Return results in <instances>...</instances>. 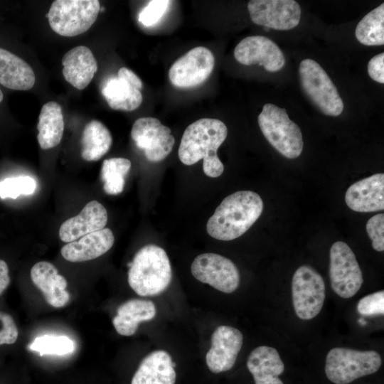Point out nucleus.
<instances>
[{
	"label": "nucleus",
	"instance_id": "f257e3e1",
	"mask_svg": "<svg viewBox=\"0 0 384 384\" xmlns=\"http://www.w3.org/2000/svg\"><path fill=\"white\" fill-rule=\"evenodd\" d=\"M228 129L220 120L202 118L185 129L178 148V158L185 165H193L203 159L204 174L211 178L220 176L224 166L217 150L225 140Z\"/></svg>",
	"mask_w": 384,
	"mask_h": 384
},
{
	"label": "nucleus",
	"instance_id": "f03ea898",
	"mask_svg": "<svg viewBox=\"0 0 384 384\" xmlns=\"http://www.w3.org/2000/svg\"><path fill=\"white\" fill-rule=\"evenodd\" d=\"M263 210L261 197L251 191H236L225 197L208 219L206 230L215 239L229 241L243 235Z\"/></svg>",
	"mask_w": 384,
	"mask_h": 384
},
{
	"label": "nucleus",
	"instance_id": "7ed1b4c3",
	"mask_svg": "<svg viewBox=\"0 0 384 384\" xmlns=\"http://www.w3.org/2000/svg\"><path fill=\"white\" fill-rule=\"evenodd\" d=\"M128 283L139 296H155L170 285L172 270L169 257L161 247L149 244L139 249L129 264Z\"/></svg>",
	"mask_w": 384,
	"mask_h": 384
},
{
	"label": "nucleus",
	"instance_id": "20e7f679",
	"mask_svg": "<svg viewBox=\"0 0 384 384\" xmlns=\"http://www.w3.org/2000/svg\"><path fill=\"white\" fill-rule=\"evenodd\" d=\"M257 120L267 142L282 156L293 159L302 154L304 145L302 132L289 119L285 109L265 104Z\"/></svg>",
	"mask_w": 384,
	"mask_h": 384
},
{
	"label": "nucleus",
	"instance_id": "39448f33",
	"mask_svg": "<svg viewBox=\"0 0 384 384\" xmlns=\"http://www.w3.org/2000/svg\"><path fill=\"white\" fill-rule=\"evenodd\" d=\"M382 360L375 351H357L336 347L326 358L325 373L335 384H348L353 380L377 372Z\"/></svg>",
	"mask_w": 384,
	"mask_h": 384
},
{
	"label": "nucleus",
	"instance_id": "423d86ee",
	"mask_svg": "<svg viewBox=\"0 0 384 384\" xmlns=\"http://www.w3.org/2000/svg\"><path fill=\"white\" fill-rule=\"evenodd\" d=\"M100 11L97 0H56L47 16L54 32L73 37L87 31L95 22Z\"/></svg>",
	"mask_w": 384,
	"mask_h": 384
},
{
	"label": "nucleus",
	"instance_id": "0eeeda50",
	"mask_svg": "<svg viewBox=\"0 0 384 384\" xmlns=\"http://www.w3.org/2000/svg\"><path fill=\"white\" fill-rule=\"evenodd\" d=\"M303 91L314 105L324 114L338 116L343 102L334 82L326 71L315 60L304 59L299 68Z\"/></svg>",
	"mask_w": 384,
	"mask_h": 384
},
{
	"label": "nucleus",
	"instance_id": "6e6552de",
	"mask_svg": "<svg viewBox=\"0 0 384 384\" xmlns=\"http://www.w3.org/2000/svg\"><path fill=\"white\" fill-rule=\"evenodd\" d=\"M293 306L296 315L309 320L321 311L325 299V284L321 275L309 265H302L292 281Z\"/></svg>",
	"mask_w": 384,
	"mask_h": 384
},
{
	"label": "nucleus",
	"instance_id": "1a4fd4ad",
	"mask_svg": "<svg viewBox=\"0 0 384 384\" xmlns=\"http://www.w3.org/2000/svg\"><path fill=\"white\" fill-rule=\"evenodd\" d=\"M329 277L334 292L348 299L361 289L363 274L351 247L344 242H335L330 249Z\"/></svg>",
	"mask_w": 384,
	"mask_h": 384
},
{
	"label": "nucleus",
	"instance_id": "9d476101",
	"mask_svg": "<svg viewBox=\"0 0 384 384\" xmlns=\"http://www.w3.org/2000/svg\"><path fill=\"white\" fill-rule=\"evenodd\" d=\"M193 277L215 289L230 294L240 284V273L235 265L228 258L215 253L198 255L191 267Z\"/></svg>",
	"mask_w": 384,
	"mask_h": 384
},
{
	"label": "nucleus",
	"instance_id": "9b49d317",
	"mask_svg": "<svg viewBox=\"0 0 384 384\" xmlns=\"http://www.w3.org/2000/svg\"><path fill=\"white\" fill-rule=\"evenodd\" d=\"M131 137L137 147L144 150L146 158L152 162L164 159L175 143L171 129L154 117L137 119L132 128Z\"/></svg>",
	"mask_w": 384,
	"mask_h": 384
},
{
	"label": "nucleus",
	"instance_id": "f8f14e48",
	"mask_svg": "<svg viewBox=\"0 0 384 384\" xmlns=\"http://www.w3.org/2000/svg\"><path fill=\"white\" fill-rule=\"evenodd\" d=\"M214 65L215 58L209 49L196 47L175 61L169 69V78L176 87H195L210 76Z\"/></svg>",
	"mask_w": 384,
	"mask_h": 384
},
{
	"label": "nucleus",
	"instance_id": "ddd939ff",
	"mask_svg": "<svg viewBox=\"0 0 384 384\" xmlns=\"http://www.w3.org/2000/svg\"><path fill=\"white\" fill-rule=\"evenodd\" d=\"M247 9L255 23L275 30H290L300 21L301 8L294 0H251Z\"/></svg>",
	"mask_w": 384,
	"mask_h": 384
},
{
	"label": "nucleus",
	"instance_id": "4468645a",
	"mask_svg": "<svg viewBox=\"0 0 384 384\" xmlns=\"http://www.w3.org/2000/svg\"><path fill=\"white\" fill-rule=\"evenodd\" d=\"M234 56L242 65L257 64L272 73L281 70L285 63L284 55L278 46L262 36L243 38L235 46Z\"/></svg>",
	"mask_w": 384,
	"mask_h": 384
},
{
	"label": "nucleus",
	"instance_id": "2eb2a0df",
	"mask_svg": "<svg viewBox=\"0 0 384 384\" xmlns=\"http://www.w3.org/2000/svg\"><path fill=\"white\" fill-rule=\"evenodd\" d=\"M210 341L206 356L209 370L219 373L231 369L242 346L241 331L230 326H219L212 334Z\"/></svg>",
	"mask_w": 384,
	"mask_h": 384
},
{
	"label": "nucleus",
	"instance_id": "dca6fc26",
	"mask_svg": "<svg viewBox=\"0 0 384 384\" xmlns=\"http://www.w3.org/2000/svg\"><path fill=\"white\" fill-rule=\"evenodd\" d=\"M346 205L360 213L384 209V174H375L351 185L345 195Z\"/></svg>",
	"mask_w": 384,
	"mask_h": 384
},
{
	"label": "nucleus",
	"instance_id": "f3484780",
	"mask_svg": "<svg viewBox=\"0 0 384 384\" xmlns=\"http://www.w3.org/2000/svg\"><path fill=\"white\" fill-rule=\"evenodd\" d=\"M107 223L106 208L100 202L92 201L78 215L63 223L59 229V237L63 242L68 243L105 228Z\"/></svg>",
	"mask_w": 384,
	"mask_h": 384
},
{
	"label": "nucleus",
	"instance_id": "a211bd4d",
	"mask_svg": "<svg viewBox=\"0 0 384 384\" xmlns=\"http://www.w3.org/2000/svg\"><path fill=\"white\" fill-rule=\"evenodd\" d=\"M31 278L49 305L60 308L69 302L67 281L58 274L57 268L52 263L46 261L36 263L31 270Z\"/></svg>",
	"mask_w": 384,
	"mask_h": 384
},
{
	"label": "nucleus",
	"instance_id": "6ab92c4d",
	"mask_svg": "<svg viewBox=\"0 0 384 384\" xmlns=\"http://www.w3.org/2000/svg\"><path fill=\"white\" fill-rule=\"evenodd\" d=\"M114 237L110 228L89 233L65 245L61 249L63 258L72 262L95 259L107 252L113 245Z\"/></svg>",
	"mask_w": 384,
	"mask_h": 384
},
{
	"label": "nucleus",
	"instance_id": "aec40b11",
	"mask_svg": "<svg viewBox=\"0 0 384 384\" xmlns=\"http://www.w3.org/2000/svg\"><path fill=\"white\" fill-rule=\"evenodd\" d=\"M65 80L78 90L85 89L97 70V60L86 46H79L65 53L62 58Z\"/></svg>",
	"mask_w": 384,
	"mask_h": 384
},
{
	"label": "nucleus",
	"instance_id": "412c9836",
	"mask_svg": "<svg viewBox=\"0 0 384 384\" xmlns=\"http://www.w3.org/2000/svg\"><path fill=\"white\" fill-rule=\"evenodd\" d=\"M175 366L166 351H154L142 361L131 384H175Z\"/></svg>",
	"mask_w": 384,
	"mask_h": 384
},
{
	"label": "nucleus",
	"instance_id": "4be33fe9",
	"mask_svg": "<svg viewBox=\"0 0 384 384\" xmlns=\"http://www.w3.org/2000/svg\"><path fill=\"white\" fill-rule=\"evenodd\" d=\"M247 367L255 384H283L279 375L284 370V363L273 347L261 346L252 350L247 358Z\"/></svg>",
	"mask_w": 384,
	"mask_h": 384
},
{
	"label": "nucleus",
	"instance_id": "5701e85b",
	"mask_svg": "<svg viewBox=\"0 0 384 384\" xmlns=\"http://www.w3.org/2000/svg\"><path fill=\"white\" fill-rule=\"evenodd\" d=\"M156 314L151 301L132 299L119 306L112 324L119 334L130 336L135 334L140 322L153 319Z\"/></svg>",
	"mask_w": 384,
	"mask_h": 384
},
{
	"label": "nucleus",
	"instance_id": "b1692460",
	"mask_svg": "<svg viewBox=\"0 0 384 384\" xmlns=\"http://www.w3.org/2000/svg\"><path fill=\"white\" fill-rule=\"evenodd\" d=\"M36 82L31 67L16 55L0 48V83L14 90H28Z\"/></svg>",
	"mask_w": 384,
	"mask_h": 384
},
{
	"label": "nucleus",
	"instance_id": "393cba45",
	"mask_svg": "<svg viewBox=\"0 0 384 384\" xmlns=\"http://www.w3.org/2000/svg\"><path fill=\"white\" fill-rule=\"evenodd\" d=\"M37 129V139L41 149H49L60 144L63 135L64 120L58 103L51 101L43 105Z\"/></svg>",
	"mask_w": 384,
	"mask_h": 384
},
{
	"label": "nucleus",
	"instance_id": "a878e982",
	"mask_svg": "<svg viewBox=\"0 0 384 384\" xmlns=\"http://www.w3.org/2000/svg\"><path fill=\"white\" fill-rule=\"evenodd\" d=\"M102 94L109 106L115 110L133 111L142 102L139 90L119 77L108 78L102 88Z\"/></svg>",
	"mask_w": 384,
	"mask_h": 384
},
{
	"label": "nucleus",
	"instance_id": "bb28decb",
	"mask_svg": "<svg viewBox=\"0 0 384 384\" xmlns=\"http://www.w3.org/2000/svg\"><path fill=\"white\" fill-rule=\"evenodd\" d=\"M112 138L109 129L100 121L88 122L81 138V156L88 161L100 159L110 150Z\"/></svg>",
	"mask_w": 384,
	"mask_h": 384
},
{
	"label": "nucleus",
	"instance_id": "cd10ccee",
	"mask_svg": "<svg viewBox=\"0 0 384 384\" xmlns=\"http://www.w3.org/2000/svg\"><path fill=\"white\" fill-rule=\"evenodd\" d=\"M356 39L366 46L384 44V4L367 14L358 23Z\"/></svg>",
	"mask_w": 384,
	"mask_h": 384
},
{
	"label": "nucleus",
	"instance_id": "c85d7f7f",
	"mask_svg": "<svg viewBox=\"0 0 384 384\" xmlns=\"http://www.w3.org/2000/svg\"><path fill=\"white\" fill-rule=\"evenodd\" d=\"M131 168V161L125 158L115 157L105 159L100 171L103 188L109 195H117L123 191L125 176Z\"/></svg>",
	"mask_w": 384,
	"mask_h": 384
},
{
	"label": "nucleus",
	"instance_id": "c756f323",
	"mask_svg": "<svg viewBox=\"0 0 384 384\" xmlns=\"http://www.w3.org/2000/svg\"><path fill=\"white\" fill-rule=\"evenodd\" d=\"M31 351H36L40 356L65 355L75 350L73 341L66 336L44 334L36 337L29 345Z\"/></svg>",
	"mask_w": 384,
	"mask_h": 384
},
{
	"label": "nucleus",
	"instance_id": "7c9ffc66",
	"mask_svg": "<svg viewBox=\"0 0 384 384\" xmlns=\"http://www.w3.org/2000/svg\"><path fill=\"white\" fill-rule=\"evenodd\" d=\"M36 188V183L30 176L7 178L0 182V198H17L21 195H31Z\"/></svg>",
	"mask_w": 384,
	"mask_h": 384
},
{
	"label": "nucleus",
	"instance_id": "2f4dec72",
	"mask_svg": "<svg viewBox=\"0 0 384 384\" xmlns=\"http://www.w3.org/2000/svg\"><path fill=\"white\" fill-rule=\"evenodd\" d=\"M171 1L167 0H153L141 11L139 21L145 26L156 24L164 16Z\"/></svg>",
	"mask_w": 384,
	"mask_h": 384
},
{
	"label": "nucleus",
	"instance_id": "473e14b6",
	"mask_svg": "<svg viewBox=\"0 0 384 384\" xmlns=\"http://www.w3.org/2000/svg\"><path fill=\"white\" fill-rule=\"evenodd\" d=\"M359 314L365 316L383 315L384 291L380 290L363 297L357 304Z\"/></svg>",
	"mask_w": 384,
	"mask_h": 384
},
{
	"label": "nucleus",
	"instance_id": "72a5a7b5",
	"mask_svg": "<svg viewBox=\"0 0 384 384\" xmlns=\"http://www.w3.org/2000/svg\"><path fill=\"white\" fill-rule=\"evenodd\" d=\"M366 228L372 240L373 249L383 252L384 250V214L379 213L371 217L368 220Z\"/></svg>",
	"mask_w": 384,
	"mask_h": 384
},
{
	"label": "nucleus",
	"instance_id": "f704fd0d",
	"mask_svg": "<svg viewBox=\"0 0 384 384\" xmlns=\"http://www.w3.org/2000/svg\"><path fill=\"white\" fill-rule=\"evenodd\" d=\"M18 336V329L12 316L0 311V345L13 344Z\"/></svg>",
	"mask_w": 384,
	"mask_h": 384
},
{
	"label": "nucleus",
	"instance_id": "c9c22d12",
	"mask_svg": "<svg viewBox=\"0 0 384 384\" xmlns=\"http://www.w3.org/2000/svg\"><path fill=\"white\" fill-rule=\"evenodd\" d=\"M369 76L379 83H384V53H379L373 57L368 64Z\"/></svg>",
	"mask_w": 384,
	"mask_h": 384
},
{
	"label": "nucleus",
	"instance_id": "e433bc0d",
	"mask_svg": "<svg viewBox=\"0 0 384 384\" xmlns=\"http://www.w3.org/2000/svg\"><path fill=\"white\" fill-rule=\"evenodd\" d=\"M117 77L122 78L133 87L138 90H141L143 87V84L140 78L134 73L131 70L122 67L119 68L117 73Z\"/></svg>",
	"mask_w": 384,
	"mask_h": 384
},
{
	"label": "nucleus",
	"instance_id": "4c0bfd02",
	"mask_svg": "<svg viewBox=\"0 0 384 384\" xmlns=\"http://www.w3.org/2000/svg\"><path fill=\"white\" fill-rule=\"evenodd\" d=\"M9 267L6 262L0 260V296L8 287L10 283Z\"/></svg>",
	"mask_w": 384,
	"mask_h": 384
},
{
	"label": "nucleus",
	"instance_id": "58836bf2",
	"mask_svg": "<svg viewBox=\"0 0 384 384\" xmlns=\"http://www.w3.org/2000/svg\"><path fill=\"white\" fill-rule=\"evenodd\" d=\"M3 97H4V95H3V93L0 89V102L3 100Z\"/></svg>",
	"mask_w": 384,
	"mask_h": 384
}]
</instances>
